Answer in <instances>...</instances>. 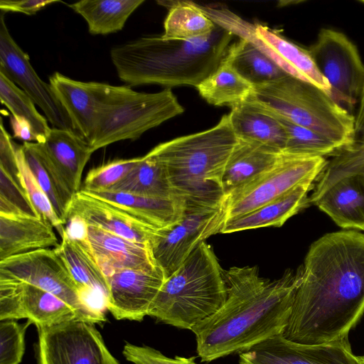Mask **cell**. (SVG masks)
<instances>
[{
	"label": "cell",
	"instance_id": "9a60e30c",
	"mask_svg": "<svg viewBox=\"0 0 364 364\" xmlns=\"http://www.w3.org/2000/svg\"><path fill=\"white\" fill-rule=\"evenodd\" d=\"M239 364H360L348 338L326 344L305 345L269 338L239 355Z\"/></svg>",
	"mask_w": 364,
	"mask_h": 364
},
{
	"label": "cell",
	"instance_id": "d4e9b609",
	"mask_svg": "<svg viewBox=\"0 0 364 364\" xmlns=\"http://www.w3.org/2000/svg\"><path fill=\"white\" fill-rule=\"evenodd\" d=\"M228 115L239 139L258 143L282 153L287 142L286 131L269 111L247 99L232 107Z\"/></svg>",
	"mask_w": 364,
	"mask_h": 364
},
{
	"label": "cell",
	"instance_id": "f35d334b",
	"mask_svg": "<svg viewBox=\"0 0 364 364\" xmlns=\"http://www.w3.org/2000/svg\"><path fill=\"white\" fill-rule=\"evenodd\" d=\"M140 159H116L90 169L80 191L92 193L109 190L134 168Z\"/></svg>",
	"mask_w": 364,
	"mask_h": 364
},
{
	"label": "cell",
	"instance_id": "d6a6232c",
	"mask_svg": "<svg viewBox=\"0 0 364 364\" xmlns=\"http://www.w3.org/2000/svg\"><path fill=\"white\" fill-rule=\"evenodd\" d=\"M226 55L237 72L254 86L289 75L269 55L244 39L230 45Z\"/></svg>",
	"mask_w": 364,
	"mask_h": 364
},
{
	"label": "cell",
	"instance_id": "f546056e",
	"mask_svg": "<svg viewBox=\"0 0 364 364\" xmlns=\"http://www.w3.org/2000/svg\"><path fill=\"white\" fill-rule=\"evenodd\" d=\"M53 249L70 271L79 290L82 288L97 289L103 292L107 299V279L92 252L88 241L73 240L63 234L59 245Z\"/></svg>",
	"mask_w": 364,
	"mask_h": 364
},
{
	"label": "cell",
	"instance_id": "ac0fdd59",
	"mask_svg": "<svg viewBox=\"0 0 364 364\" xmlns=\"http://www.w3.org/2000/svg\"><path fill=\"white\" fill-rule=\"evenodd\" d=\"M36 144L70 192L75 195L80 191L84 168L93 153L87 141L74 131L53 127Z\"/></svg>",
	"mask_w": 364,
	"mask_h": 364
},
{
	"label": "cell",
	"instance_id": "5b68a950",
	"mask_svg": "<svg viewBox=\"0 0 364 364\" xmlns=\"http://www.w3.org/2000/svg\"><path fill=\"white\" fill-rule=\"evenodd\" d=\"M226 296L223 269L211 247L203 242L166 279L149 316L165 324L191 330L214 314Z\"/></svg>",
	"mask_w": 364,
	"mask_h": 364
},
{
	"label": "cell",
	"instance_id": "bcb514c9",
	"mask_svg": "<svg viewBox=\"0 0 364 364\" xmlns=\"http://www.w3.org/2000/svg\"><path fill=\"white\" fill-rule=\"evenodd\" d=\"M360 364H364V355L358 357Z\"/></svg>",
	"mask_w": 364,
	"mask_h": 364
},
{
	"label": "cell",
	"instance_id": "b9f144b4",
	"mask_svg": "<svg viewBox=\"0 0 364 364\" xmlns=\"http://www.w3.org/2000/svg\"><path fill=\"white\" fill-rule=\"evenodd\" d=\"M56 0H1L0 9L2 12H18L27 15H33L38 11L54 3Z\"/></svg>",
	"mask_w": 364,
	"mask_h": 364
},
{
	"label": "cell",
	"instance_id": "4dcf8cb0",
	"mask_svg": "<svg viewBox=\"0 0 364 364\" xmlns=\"http://www.w3.org/2000/svg\"><path fill=\"white\" fill-rule=\"evenodd\" d=\"M21 149L29 169L49 198L57 215L65 225L74 195L55 168L39 152L36 142L25 141Z\"/></svg>",
	"mask_w": 364,
	"mask_h": 364
},
{
	"label": "cell",
	"instance_id": "5bb4252c",
	"mask_svg": "<svg viewBox=\"0 0 364 364\" xmlns=\"http://www.w3.org/2000/svg\"><path fill=\"white\" fill-rule=\"evenodd\" d=\"M0 17V72L21 87L42 109L53 127L75 132L50 84L39 77L31 64L29 56L11 36L4 12L1 11Z\"/></svg>",
	"mask_w": 364,
	"mask_h": 364
},
{
	"label": "cell",
	"instance_id": "4fadbf2b",
	"mask_svg": "<svg viewBox=\"0 0 364 364\" xmlns=\"http://www.w3.org/2000/svg\"><path fill=\"white\" fill-rule=\"evenodd\" d=\"M21 318H27L36 328L82 321L72 306L57 296L0 274V321Z\"/></svg>",
	"mask_w": 364,
	"mask_h": 364
},
{
	"label": "cell",
	"instance_id": "60d3db41",
	"mask_svg": "<svg viewBox=\"0 0 364 364\" xmlns=\"http://www.w3.org/2000/svg\"><path fill=\"white\" fill-rule=\"evenodd\" d=\"M123 355L133 364H198L196 357H167L159 350L147 346H137L126 343Z\"/></svg>",
	"mask_w": 364,
	"mask_h": 364
},
{
	"label": "cell",
	"instance_id": "8992f818",
	"mask_svg": "<svg viewBox=\"0 0 364 364\" xmlns=\"http://www.w3.org/2000/svg\"><path fill=\"white\" fill-rule=\"evenodd\" d=\"M248 99L327 136L346 150L356 140L355 117L325 91L291 75L254 86Z\"/></svg>",
	"mask_w": 364,
	"mask_h": 364
},
{
	"label": "cell",
	"instance_id": "d6986e66",
	"mask_svg": "<svg viewBox=\"0 0 364 364\" xmlns=\"http://www.w3.org/2000/svg\"><path fill=\"white\" fill-rule=\"evenodd\" d=\"M88 243L106 277L115 270L154 269L159 267L150 243L133 242L92 225L88 228Z\"/></svg>",
	"mask_w": 364,
	"mask_h": 364
},
{
	"label": "cell",
	"instance_id": "ffe728a7",
	"mask_svg": "<svg viewBox=\"0 0 364 364\" xmlns=\"http://www.w3.org/2000/svg\"><path fill=\"white\" fill-rule=\"evenodd\" d=\"M310 201L338 226L364 230V173L338 178L323 191L313 193Z\"/></svg>",
	"mask_w": 364,
	"mask_h": 364
},
{
	"label": "cell",
	"instance_id": "cb8c5ba5",
	"mask_svg": "<svg viewBox=\"0 0 364 364\" xmlns=\"http://www.w3.org/2000/svg\"><path fill=\"white\" fill-rule=\"evenodd\" d=\"M316 182L302 183L280 198L246 214L225 221L220 233H232L264 227H280L311 204L309 193Z\"/></svg>",
	"mask_w": 364,
	"mask_h": 364
},
{
	"label": "cell",
	"instance_id": "7bdbcfd3",
	"mask_svg": "<svg viewBox=\"0 0 364 364\" xmlns=\"http://www.w3.org/2000/svg\"><path fill=\"white\" fill-rule=\"evenodd\" d=\"M64 234L70 239L81 242L88 241V228L86 221L79 215H70L67 218Z\"/></svg>",
	"mask_w": 364,
	"mask_h": 364
},
{
	"label": "cell",
	"instance_id": "1f68e13d",
	"mask_svg": "<svg viewBox=\"0 0 364 364\" xmlns=\"http://www.w3.org/2000/svg\"><path fill=\"white\" fill-rule=\"evenodd\" d=\"M168 7L163 38L188 41L210 35L216 25L192 1H157Z\"/></svg>",
	"mask_w": 364,
	"mask_h": 364
},
{
	"label": "cell",
	"instance_id": "f1b7e54d",
	"mask_svg": "<svg viewBox=\"0 0 364 364\" xmlns=\"http://www.w3.org/2000/svg\"><path fill=\"white\" fill-rule=\"evenodd\" d=\"M144 0H83L68 4L87 22L93 35H107L121 31L129 17Z\"/></svg>",
	"mask_w": 364,
	"mask_h": 364
},
{
	"label": "cell",
	"instance_id": "836d02e7",
	"mask_svg": "<svg viewBox=\"0 0 364 364\" xmlns=\"http://www.w3.org/2000/svg\"><path fill=\"white\" fill-rule=\"evenodd\" d=\"M154 198L175 196L163 166L149 153L141 156L134 168L109 190Z\"/></svg>",
	"mask_w": 364,
	"mask_h": 364
},
{
	"label": "cell",
	"instance_id": "52a82bcc",
	"mask_svg": "<svg viewBox=\"0 0 364 364\" xmlns=\"http://www.w3.org/2000/svg\"><path fill=\"white\" fill-rule=\"evenodd\" d=\"M183 111L171 88L146 93L106 83L88 144L95 152L119 141L136 140Z\"/></svg>",
	"mask_w": 364,
	"mask_h": 364
},
{
	"label": "cell",
	"instance_id": "3957f363",
	"mask_svg": "<svg viewBox=\"0 0 364 364\" xmlns=\"http://www.w3.org/2000/svg\"><path fill=\"white\" fill-rule=\"evenodd\" d=\"M232 36L216 26L210 35L188 41L142 37L114 47L110 57L119 78L131 86L196 87L218 67Z\"/></svg>",
	"mask_w": 364,
	"mask_h": 364
},
{
	"label": "cell",
	"instance_id": "9c48e42d",
	"mask_svg": "<svg viewBox=\"0 0 364 364\" xmlns=\"http://www.w3.org/2000/svg\"><path fill=\"white\" fill-rule=\"evenodd\" d=\"M308 50L330 96L350 113L364 90V64L355 44L341 32L322 28Z\"/></svg>",
	"mask_w": 364,
	"mask_h": 364
},
{
	"label": "cell",
	"instance_id": "7dc6e473",
	"mask_svg": "<svg viewBox=\"0 0 364 364\" xmlns=\"http://www.w3.org/2000/svg\"><path fill=\"white\" fill-rule=\"evenodd\" d=\"M359 2H360V3L364 4V0H360V1H359Z\"/></svg>",
	"mask_w": 364,
	"mask_h": 364
},
{
	"label": "cell",
	"instance_id": "d590c367",
	"mask_svg": "<svg viewBox=\"0 0 364 364\" xmlns=\"http://www.w3.org/2000/svg\"><path fill=\"white\" fill-rule=\"evenodd\" d=\"M0 100L12 116L26 120L31 125L37 141H41L50 127L47 119L41 114L32 99L6 75L0 72Z\"/></svg>",
	"mask_w": 364,
	"mask_h": 364
},
{
	"label": "cell",
	"instance_id": "7c38bea8",
	"mask_svg": "<svg viewBox=\"0 0 364 364\" xmlns=\"http://www.w3.org/2000/svg\"><path fill=\"white\" fill-rule=\"evenodd\" d=\"M223 203L215 208H186L181 219L159 230L151 240L156 263L166 279L171 276L209 237L220 233L225 223Z\"/></svg>",
	"mask_w": 364,
	"mask_h": 364
},
{
	"label": "cell",
	"instance_id": "83f0119b",
	"mask_svg": "<svg viewBox=\"0 0 364 364\" xmlns=\"http://www.w3.org/2000/svg\"><path fill=\"white\" fill-rule=\"evenodd\" d=\"M196 88L209 104L231 108L246 101L254 92V85L237 72L226 54L218 67Z\"/></svg>",
	"mask_w": 364,
	"mask_h": 364
},
{
	"label": "cell",
	"instance_id": "44dd1931",
	"mask_svg": "<svg viewBox=\"0 0 364 364\" xmlns=\"http://www.w3.org/2000/svg\"><path fill=\"white\" fill-rule=\"evenodd\" d=\"M49 84L68 113L75 132L88 143L106 83L78 81L55 72L49 77Z\"/></svg>",
	"mask_w": 364,
	"mask_h": 364
},
{
	"label": "cell",
	"instance_id": "6da1fadb",
	"mask_svg": "<svg viewBox=\"0 0 364 364\" xmlns=\"http://www.w3.org/2000/svg\"><path fill=\"white\" fill-rule=\"evenodd\" d=\"M364 313V233H328L310 247L282 333L320 345L348 338Z\"/></svg>",
	"mask_w": 364,
	"mask_h": 364
},
{
	"label": "cell",
	"instance_id": "e575fe53",
	"mask_svg": "<svg viewBox=\"0 0 364 364\" xmlns=\"http://www.w3.org/2000/svg\"><path fill=\"white\" fill-rule=\"evenodd\" d=\"M269 112L277 118L286 131L287 142L282 154L294 156L325 158L334 157L346 150L327 136Z\"/></svg>",
	"mask_w": 364,
	"mask_h": 364
},
{
	"label": "cell",
	"instance_id": "ee69618b",
	"mask_svg": "<svg viewBox=\"0 0 364 364\" xmlns=\"http://www.w3.org/2000/svg\"><path fill=\"white\" fill-rule=\"evenodd\" d=\"M10 122L14 137L23 140L24 142L37 141V137L26 120L12 116Z\"/></svg>",
	"mask_w": 364,
	"mask_h": 364
},
{
	"label": "cell",
	"instance_id": "30bf717a",
	"mask_svg": "<svg viewBox=\"0 0 364 364\" xmlns=\"http://www.w3.org/2000/svg\"><path fill=\"white\" fill-rule=\"evenodd\" d=\"M0 274L41 288L63 300L83 321L100 323L105 321L83 304L78 286L54 249H42L0 261Z\"/></svg>",
	"mask_w": 364,
	"mask_h": 364
},
{
	"label": "cell",
	"instance_id": "603a6c76",
	"mask_svg": "<svg viewBox=\"0 0 364 364\" xmlns=\"http://www.w3.org/2000/svg\"><path fill=\"white\" fill-rule=\"evenodd\" d=\"M88 193L116 205L156 230L168 228L178 223L186 210L184 200L178 196L154 198L112 191Z\"/></svg>",
	"mask_w": 364,
	"mask_h": 364
},
{
	"label": "cell",
	"instance_id": "484cf974",
	"mask_svg": "<svg viewBox=\"0 0 364 364\" xmlns=\"http://www.w3.org/2000/svg\"><path fill=\"white\" fill-rule=\"evenodd\" d=\"M255 29L257 37L274 53L282 70L330 95V85L318 70L308 49L291 42L264 24L256 23Z\"/></svg>",
	"mask_w": 364,
	"mask_h": 364
},
{
	"label": "cell",
	"instance_id": "ba28073f",
	"mask_svg": "<svg viewBox=\"0 0 364 364\" xmlns=\"http://www.w3.org/2000/svg\"><path fill=\"white\" fill-rule=\"evenodd\" d=\"M327 164L323 157L281 154L272 167L225 197V220L257 209L302 183L316 182Z\"/></svg>",
	"mask_w": 364,
	"mask_h": 364
},
{
	"label": "cell",
	"instance_id": "2e32d148",
	"mask_svg": "<svg viewBox=\"0 0 364 364\" xmlns=\"http://www.w3.org/2000/svg\"><path fill=\"white\" fill-rule=\"evenodd\" d=\"M107 309L117 320L142 321L166 280L160 267L154 269L115 270L107 277Z\"/></svg>",
	"mask_w": 364,
	"mask_h": 364
},
{
	"label": "cell",
	"instance_id": "ab89813d",
	"mask_svg": "<svg viewBox=\"0 0 364 364\" xmlns=\"http://www.w3.org/2000/svg\"><path fill=\"white\" fill-rule=\"evenodd\" d=\"M29 325L23 326L14 320L0 323V364H19L25 351V332Z\"/></svg>",
	"mask_w": 364,
	"mask_h": 364
},
{
	"label": "cell",
	"instance_id": "7402d4cb",
	"mask_svg": "<svg viewBox=\"0 0 364 364\" xmlns=\"http://www.w3.org/2000/svg\"><path fill=\"white\" fill-rule=\"evenodd\" d=\"M52 225L41 218L0 214V261L32 251L57 247Z\"/></svg>",
	"mask_w": 364,
	"mask_h": 364
},
{
	"label": "cell",
	"instance_id": "8fae6325",
	"mask_svg": "<svg viewBox=\"0 0 364 364\" xmlns=\"http://www.w3.org/2000/svg\"><path fill=\"white\" fill-rule=\"evenodd\" d=\"M37 331L38 364H120L93 323L73 321Z\"/></svg>",
	"mask_w": 364,
	"mask_h": 364
},
{
	"label": "cell",
	"instance_id": "f6af8a7d",
	"mask_svg": "<svg viewBox=\"0 0 364 364\" xmlns=\"http://www.w3.org/2000/svg\"><path fill=\"white\" fill-rule=\"evenodd\" d=\"M359 102L358 114L355 117L356 134L364 128V90Z\"/></svg>",
	"mask_w": 364,
	"mask_h": 364
},
{
	"label": "cell",
	"instance_id": "74e56055",
	"mask_svg": "<svg viewBox=\"0 0 364 364\" xmlns=\"http://www.w3.org/2000/svg\"><path fill=\"white\" fill-rule=\"evenodd\" d=\"M16 154L24 186L34 208L39 217L49 222L62 237L65 232V225L57 215L49 198L26 164L21 146H16Z\"/></svg>",
	"mask_w": 364,
	"mask_h": 364
},
{
	"label": "cell",
	"instance_id": "8d00e7d4",
	"mask_svg": "<svg viewBox=\"0 0 364 364\" xmlns=\"http://www.w3.org/2000/svg\"><path fill=\"white\" fill-rule=\"evenodd\" d=\"M0 214L39 218L24 186L22 176L14 177L0 168Z\"/></svg>",
	"mask_w": 364,
	"mask_h": 364
},
{
	"label": "cell",
	"instance_id": "7a4b0ae2",
	"mask_svg": "<svg viewBox=\"0 0 364 364\" xmlns=\"http://www.w3.org/2000/svg\"><path fill=\"white\" fill-rule=\"evenodd\" d=\"M302 266L270 280L256 267L223 269L227 296L211 316L191 328L202 362L244 353L282 333L289 320Z\"/></svg>",
	"mask_w": 364,
	"mask_h": 364
},
{
	"label": "cell",
	"instance_id": "e0dca14e",
	"mask_svg": "<svg viewBox=\"0 0 364 364\" xmlns=\"http://www.w3.org/2000/svg\"><path fill=\"white\" fill-rule=\"evenodd\" d=\"M73 215L82 218L88 225L139 243L151 244L152 237L159 231L141 223L116 205L83 191L73 196L67 218Z\"/></svg>",
	"mask_w": 364,
	"mask_h": 364
},
{
	"label": "cell",
	"instance_id": "4316f807",
	"mask_svg": "<svg viewBox=\"0 0 364 364\" xmlns=\"http://www.w3.org/2000/svg\"><path fill=\"white\" fill-rule=\"evenodd\" d=\"M281 154L264 145L239 139L223 176L225 197L272 167Z\"/></svg>",
	"mask_w": 364,
	"mask_h": 364
},
{
	"label": "cell",
	"instance_id": "277c9868",
	"mask_svg": "<svg viewBox=\"0 0 364 364\" xmlns=\"http://www.w3.org/2000/svg\"><path fill=\"white\" fill-rule=\"evenodd\" d=\"M228 114L214 127L161 143L148 153L165 168L175 196L186 208L223 204V176L237 144Z\"/></svg>",
	"mask_w": 364,
	"mask_h": 364
}]
</instances>
